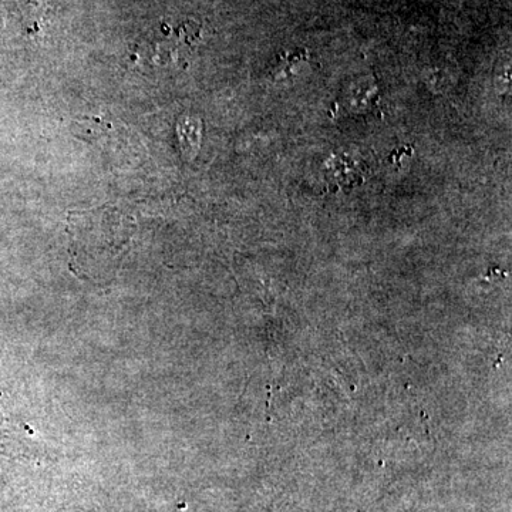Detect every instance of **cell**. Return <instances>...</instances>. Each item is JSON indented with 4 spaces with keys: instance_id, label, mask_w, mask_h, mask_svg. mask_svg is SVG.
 Masks as SVG:
<instances>
[{
    "instance_id": "obj_1",
    "label": "cell",
    "mask_w": 512,
    "mask_h": 512,
    "mask_svg": "<svg viewBox=\"0 0 512 512\" xmlns=\"http://www.w3.org/2000/svg\"><path fill=\"white\" fill-rule=\"evenodd\" d=\"M326 180H328L330 190L333 191L340 190V188L349 190L357 184H362L363 174L360 164L348 157H333L326 164Z\"/></svg>"
},
{
    "instance_id": "obj_2",
    "label": "cell",
    "mask_w": 512,
    "mask_h": 512,
    "mask_svg": "<svg viewBox=\"0 0 512 512\" xmlns=\"http://www.w3.org/2000/svg\"><path fill=\"white\" fill-rule=\"evenodd\" d=\"M305 53H291V55H282L281 63H278L275 69L276 80H291L299 73V67L305 63Z\"/></svg>"
}]
</instances>
